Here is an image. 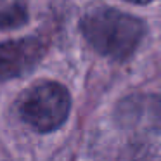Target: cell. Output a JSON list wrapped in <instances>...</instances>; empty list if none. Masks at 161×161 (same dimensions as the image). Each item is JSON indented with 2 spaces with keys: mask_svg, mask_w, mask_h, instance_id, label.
I'll list each match as a JSON object with an SVG mask.
<instances>
[{
  "mask_svg": "<svg viewBox=\"0 0 161 161\" xmlns=\"http://www.w3.org/2000/svg\"><path fill=\"white\" fill-rule=\"evenodd\" d=\"M47 45L38 36H25L0 43V81L19 78L35 69L43 59Z\"/></svg>",
  "mask_w": 161,
  "mask_h": 161,
  "instance_id": "3957f363",
  "label": "cell"
},
{
  "mask_svg": "<svg viewBox=\"0 0 161 161\" xmlns=\"http://www.w3.org/2000/svg\"><path fill=\"white\" fill-rule=\"evenodd\" d=\"M26 23H28V11L19 2L9 4L4 9H0V30L21 28Z\"/></svg>",
  "mask_w": 161,
  "mask_h": 161,
  "instance_id": "277c9868",
  "label": "cell"
},
{
  "mask_svg": "<svg viewBox=\"0 0 161 161\" xmlns=\"http://www.w3.org/2000/svg\"><path fill=\"white\" fill-rule=\"evenodd\" d=\"M16 109L23 123L36 132L61 128L71 111V95L64 85L42 80L33 83L18 97Z\"/></svg>",
  "mask_w": 161,
  "mask_h": 161,
  "instance_id": "7a4b0ae2",
  "label": "cell"
},
{
  "mask_svg": "<svg viewBox=\"0 0 161 161\" xmlns=\"http://www.w3.org/2000/svg\"><path fill=\"white\" fill-rule=\"evenodd\" d=\"M80 31L88 45L113 61H126L146 36V23L113 7H97L81 18Z\"/></svg>",
  "mask_w": 161,
  "mask_h": 161,
  "instance_id": "6da1fadb",
  "label": "cell"
},
{
  "mask_svg": "<svg viewBox=\"0 0 161 161\" xmlns=\"http://www.w3.org/2000/svg\"><path fill=\"white\" fill-rule=\"evenodd\" d=\"M130 4H137V5H146V4H151V2H156V0H126Z\"/></svg>",
  "mask_w": 161,
  "mask_h": 161,
  "instance_id": "5b68a950",
  "label": "cell"
}]
</instances>
